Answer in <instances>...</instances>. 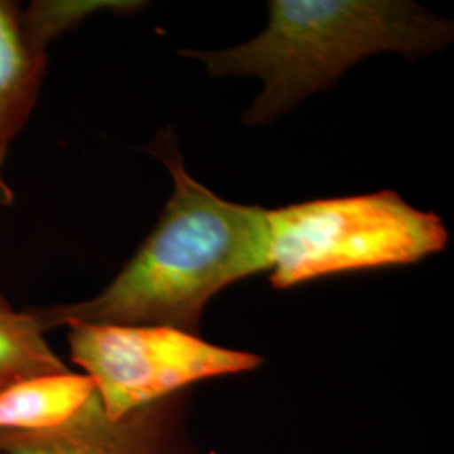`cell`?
<instances>
[{
    "instance_id": "2",
    "label": "cell",
    "mask_w": 454,
    "mask_h": 454,
    "mask_svg": "<svg viewBox=\"0 0 454 454\" xmlns=\"http://www.w3.org/2000/svg\"><path fill=\"white\" fill-rule=\"evenodd\" d=\"M270 22L253 41L223 51L182 49L212 76H258L264 91L244 114L261 125L328 88L360 59L394 51L422 56L448 44L453 24L412 2L275 0Z\"/></svg>"
},
{
    "instance_id": "3",
    "label": "cell",
    "mask_w": 454,
    "mask_h": 454,
    "mask_svg": "<svg viewBox=\"0 0 454 454\" xmlns=\"http://www.w3.org/2000/svg\"><path fill=\"white\" fill-rule=\"evenodd\" d=\"M276 290L347 271L403 266L442 251L450 234L433 212L395 192L318 199L268 211Z\"/></svg>"
},
{
    "instance_id": "5",
    "label": "cell",
    "mask_w": 454,
    "mask_h": 454,
    "mask_svg": "<svg viewBox=\"0 0 454 454\" xmlns=\"http://www.w3.org/2000/svg\"><path fill=\"white\" fill-rule=\"evenodd\" d=\"M194 389L110 419L97 394L65 424L41 433L0 431V454H199L191 431Z\"/></svg>"
},
{
    "instance_id": "4",
    "label": "cell",
    "mask_w": 454,
    "mask_h": 454,
    "mask_svg": "<svg viewBox=\"0 0 454 454\" xmlns=\"http://www.w3.org/2000/svg\"><path fill=\"white\" fill-rule=\"evenodd\" d=\"M71 360L93 380L110 419L212 377L251 372L262 357L168 326L67 325Z\"/></svg>"
},
{
    "instance_id": "6",
    "label": "cell",
    "mask_w": 454,
    "mask_h": 454,
    "mask_svg": "<svg viewBox=\"0 0 454 454\" xmlns=\"http://www.w3.org/2000/svg\"><path fill=\"white\" fill-rule=\"evenodd\" d=\"M48 58L29 44L17 2L0 0V206H12L16 195L4 176L17 135L24 130L44 80Z\"/></svg>"
},
{
    "instance_id": "8",
    "label": "cell",
    "mask_w": 454,
    "mask_h": 454,
    "mask_svg": "<svg viewBox=\"0 0 454 454\" xmlns=\"http://www.w3.org/2000/svg\"><path fill=\"white\" fill-rule=\"evenodd\" d=\"M69 371L46 340L31 309L17 311L0 296V392L22 380Z\"/></svg>"
},
{
    "instance_id": "9",
    "label": "cell",
    "mask_w": 454,
    "mask_h": 454,
    "mask_svg": "<svg viewBox=\"0 0 454 454\" xmlns=\"http://www.w3.org/2000/svg\"><path fill=\"white\" fill-rule=\"evenodd\" d=\"M142 2L123 0H35L27 9H20L22 29L35 51L44 52L49 43L82 24L86 17L101 11L131 12Z\"/></svg>"
},
{
    "instance_id": "7",
    "label": "cell",
    "mask_w": 454,
    "mask_h": 454,
    "mask_svg": "<svg viewBox=\"0 0 454 454\" xmlns=\"http://www.w3.org/2000/svg\"><path fill=\"white\" fill-rule=\"evenodd\" d=\"M97 394L82 372L66 371L22 380L0 392V431L41 433L71 419Z\"/></svg>"
},
{
    "instance_id": "1",
    "label": "cell",
    "mask_w": 454,
    "mask_h": 454,
    "mask_svg": "<svg viewBox=\"0 0 454 454\" xmlns=\"http://www.w3.org/2000/svg\"><path fill=\"white\" fill-rule=\"evenodd\" d=\"M148 150L174 179L157 226L95 298L29 309L44 332L95 324L168 326L200 335L212 296L270 270L268 211L224 200L192 179L172 130L160 131Z\"/></svg>"
}]
</instances>
